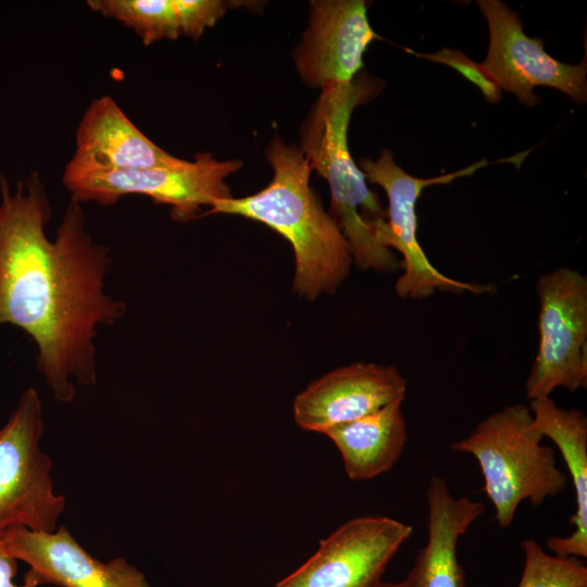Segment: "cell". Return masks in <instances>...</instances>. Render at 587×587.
<instances>
[{"label":"cell","instance_id":"1","mask_svg":"<svg viewBox=\"0 0 587 587\" xmlns=\"http://www.w3.org/2000/svg\"><path fill=\"white\" fill-rule=\"evenodd\" d=\"M51 214L38 172L14 190L0 174V325L34 340L38 371L68 403L75 384L97 383V327L114 325L127 307L104 291L111 251L93 241L82 203L70 199L53 241L45 234Z\"/></svg>","mask_w":587,"mask_h":587},{"label":"cell","instance_id":"2","mask_svg":"<svg viewBox=\"0 0 587 587\" xmlns=\"http://www.w3.org/2000/svg\"><path fill=\"white\" fill-rule=\"evenodd\" d=\"M265 155L273 167L270 184L242 198L216 200L201 216L232 214L258 221L292 247V289L309 300L332 294L347 278L352 253L342 230L310 186V164L300 147L274 136Z\"/></svg>","mask_w":587,"mask_h":587},{"label":"cell","instance_id":"3","mask_svg":"<svg viewBox=\"0 0 587 587\" xmlns=\"http://www.w3.org/2000/svg\"><path fill=\"white\" fill-rule=\"evenodd\" d=\"M374 84L364 78L322 89L301 127V145L311 170H315L330 190V215L347 238L352 260L362 270L390 272L400 262L383 246L375 225L386 221V210L377 193L352 159L348 127L354 108L374 95Z\"/></svg>","mask_w":587,"mask_h":587},{"label":"cell","instance_id":"4","mask_svg":"<svg viewBox=\"0 0 587 587\" xmlns=\"http://www.w3.org/2000/svg\"><path fill=\"white\" fill-rule=\"evenodd\" d=\"M542 439L533 425L529 408L515 403L488 415L467 437L450 445L453 451L476 459L484 491L502 528L511 525L522 501L539 505L567 486L553 449Z\"/></svg>","mask_w":587,"mask_h":587},{"label":"cell","instance_id":"5","mask_svg":"<svg viewBox=\"0 0 587 587\" xmlns=\"http://www.w3.org/2000/svg\"><path fill=\"white\" fill-rule=\"evenodd\" d=\"M43 434L42 403L30 387L0 429V534L59 527L66 499L54 489L53 461L41 448Z\"/></svg>","mask_w":587,"mask_h":587},{"label":"cell","instance_id":"6","mask_svg":"<svg viewBox=\"0 0 587 587\" xmlns=\"http://www.w3.org/2000/svg\"><path fill=\"white\" fill-rule=\"evenodd\" d=\"M242 166L240 160L220 161L210 152H197L192 161L175 166L145 170H68L62 182L71 199L114 205L128 195L149 197L154 203L171 207V217L188 222L201 217L202 207L230 198L225 179Z\"/></svg>","mask_w":587,"mask_h":587},{"label":"cell","instance_id":"7","mask_svg":"<svg viewBox=\"0 0 587 587\" xmlns=\"http://www.w3.org/2000/svg\"><path fill=\"white\" fill-rule=\"evenodd\" d=\"M486 164H488L486 161H479L453 173L420 178L410 175L397 165L389 150H383L376 160L362 159L360 161V168L366 179L379 185L387 195V218L379 223L375 230L383 246L394 248L402 255L400 267L403 273L395 286L400 298L424 299L436 291L454 294L494 291L492 285L465 283L451 278L430 263L417 239L415 211L417 199L425 188L470 176Z\"/></svg>","mask_w":587,"mask_h":587},{"label":"cell","instance_id":"8","mask_svg":"<svg viewBox=\"0 0 587 587\" xmlns=\"http://www.w3.org/2000/svg\"><path fill=\"white\" fill-rule=\"evenodd\" d=\"M538 349L525 383L529 400L587 384V277L561 266L539 276Z\"/></svg>","mask_w":587,"mask_h":587},{"label":"cell","instance_id":"9","mask_svg":"<svg viewBox=\"0 0 587 587\" xmlns=\"http://www.w3.org/2000/svg\"><path fill=\"white\" fill-rule=\"evenodd\" d=\"M477 5L489 29V48L480 65L501 90L527 107L540 102L533 92L537 86L554 88L577 103L586 102V54L576 65L560 62L545 51L542 39L526 36L520 16L505 3L479 0Z\"/></svg>","mask_w":587,"mask_h":587},{"label":"cell","instance_id":"10","mask_svg":"<svg viewBox=\"0 0 587 587\" xmlns=\"http://www.w3.org/2000/svg\"><path fill=\"white\" fill-rule=\"evenodd\" d=\"M413 528L382 516H359L320 542L316 552L275 587H377Z\"/></svg>","mask_w":587,"mask_h":587},{"label":"cell","instance_id":"11","mask_svg":"<svg viewBox=\"0 0 587 587\" xmlns=\"http://www.w3.org/2000/svg\"><path fill=\"white\" fill-rule=\"evenodd\" d=\"M382 39L371 27L363 0L311 1L310 21L294 51L302 80L315 88L351 83L369 45Z\"/></svg>","mask_w":587,"mask_h":587},{"label":"cell","instance_id":"12","mask_svg":"<svg viewBox=\"0 0 587 587\" xmlns=\"http://www.w3.org/2000/svg\"><path fill=\"white\" fill-rule=\"evenodd\" d=\"M408 383L395 366L354 362L313 380L294 400L299 427L324 434L398 400Z\"/></svg>","mask_w":587,"mask_h":587},{"label":"cell","instance_id":"13","mask_svg":"<svg viewBox=\"0 0 587 587\" xmlns=\"http://www.w3.org/2000/svg\"><path fill=\"white\" fill-rule=\"evenodd\" d=\"M7 552L29 565L41 583L60 587H151L145 574L122 557L102 562L61 525L54 532L13 528L2 533Z\"/></svg>","mask_w":587,"mask_h":587},{"label":"cell","instance_id":"14","mask_svg":"<svg viewBox=\"0 0 587 587\" xmlns=\"http://www.w3.org/2000/svg\"><path fill=\"white\" fill-rule=\"evenodd\" d=\"M141 133L110 96L90 102L76 129L75 151L64 168L145 170L179 165Z\"/></svg>","mask_w":587,"mask_h":587},{"label":"cell","instance_id":"15","mask_svg":"<svg viewBox=\"0 0 587 587\" xmlns=\"http://www.w3.org/2000/svg\"><path fill=\"white\" fill-rule=\"evenodd\" d=\"M427 541L403 579L405 587H467L458 541L484 513L482 502L455 498L447 482L432 476L427 490Z\"/></svg>","mask_w":587,"mask_h":587},{"label":"cell","instance_id":"16","mask_svg":"<svg viewBox=\"0 0 587 587\" xmlns=\"http://www.w3.org/2000/svg\"><path fill=\"white\" fill-rule=\"evenodd\" d=\"M535 429L559 448L575 490L574 527L567 537H549L547 548L560 558H587V417L576 408L565 409L550 397L530 400Z\"/></svg>","mask_w":587,"mask_h":587},{"label":"cell","instance_id":"17","mask_svg":"<svg viewBox=\"0 0 587 587\" xmlns=\"http://www.w3.org/2000/svg\"><path fill=\"white\" fill-rule=\"evenodd\" d=\"M338 448L351 480L375 478L400 459L408 440L402 400L324 433Z\"/></svg>","mask_w":587,"mask_h":587},{"label":"cell","instance_id":"18","mask_svg":"<svg viewBox=\"0 0 587 587\" xmlns=\"http://www.w3.org/2000/svg\"><path fill=\"white\" fill-rule=\"evenodd\" d=\"M87 5L130 28L145 46L180 35L172 0H88Z\"/></svg>","mask_w":587,"mask_h":587},{"label":"cell","instance_id":"19","mask_svg":"<svg viewBox=\"0 0 587 587\" xmlns=\"http://www.w3.org/2000/svg\"><path fill=\"white\" fill-rule=\"evenodd\" d=\"M521 548L524 566L517 587H587V566L577 558L550 555L530 538Z\"/></svg>","mask_w":587,"mask_h":587},{"label":"cell","instance_id":"20","mask_svg":"<svg viewBox=\"0 0 587 587\" xmlns=\"http://www.w3.org/2000/svg\"><path fill=\"white\" fill-rule=\"evenodd\" d=\"M180 35L198 40L226 12L227 2L222 0H172Z\"/></svg>","mask_w":587,"mask_h":587},{"label":"cell","instance_id":"21","mask_svg":"<svg viewBox=\"0 0 587 587\" xmlns=\"http://www.w3.org/2000/svg\"><path fill=\"white\" fill-rule=\"evenodd\" d=\"M432 61L454 67L469 80L480 88L487 100L498 102L501 99V89L485 73L480 63H475L460 51L442 49L436 54H416Z\"/></svg>","mask_w":587,"mask_h":587},{"label":"cell","instance_id":"22","mask_svg":"<svg viewBox=\"0 0 587 587\" xmlns=\"http://www.w3.org/2000/svg\"><path fill=\"white\" fill-rule=\"evenodd\" d=\"M17 571V560L11 557L3 547L2 534H0V587H37L39 579L28 571L22 585L14 583Z\"/></svg>","mask_w":587,"mask_h":587},{"label":"cell","instance_id":"23","mask_svg":"<svg viewBox=\"0 0 587 587\" xmlns=\"http://www.w3.org/2000/svg\"><path fill=\"white\" fill-rule=\"evenodd\" d=\"M377 587H405L404 580L398 583H380Z\"/></svg>","mask_w":587,"mask_h":587}]
</instances>
